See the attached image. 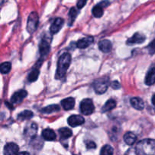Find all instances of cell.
Here are the masks:
<instances>
[{
    "mask_svg": "<svg viewBox=\"0 0 155 155\" xmlns=\"http://www.w3.org/2000/svg\"><path fill=\"white\" fill-rule=\"evenodd\" d=\"M80 111L83 114L90 115L92 114L95 110V106L93 102L89 98H86L83 100L80 103Z\"/></svg>",
    "mask_w": 155,
    "mask_h": 155,
    "instance_id": "cell-5",
    "label": "cell"
},
{
    "mask_svg": "<svg viewBox=\"0 0 155 155\" xmlns=\"http://www.w3.org/2000/svg\"><path fill=\"white\" fill-rule=\"evenodd\" d=\"M103 14H104L103 7H101L99 4L94 6V8H92V15H93V16L95 17V18H101L103 15Z\"/></svg>",
    "mask_w": 155,
    "mask_h": 155,
    "instance_id": "cell-21",
    "label": "cell"
},
{
    "mask_svg": "<svg viewBox=\"0 0 155 155\" xmlns=\"http://www.w3.org/2000/svg\"><path fill=\"white\" fill-rule=\"evenodd\" d=\"M152 104L155 106V94L153 95V97H152Z\"/></svg>",
    "mask_w": 155,
    "mask_h": 155,
    "instance_id": "cell-36",
    "label": "cell"
},
{
    "mask_svg": "<svg viewBox=\"0 0 155 155\" xmlns=\"http://www.w3.org/2000/svg\"><path fill=\"white\" fill-rule=\"evenodd\" d=\"M145 39H146V37L144 35H142V33H136L132 37L127 39V43L128 45H135V44L142 43L145 40Z\"/></svg>",
    "mask_w": 155,
    "mask_h": 155,
    "instance_id": "cell-10",
    "label": "cell"
},
{
    "mask_svg": "<svg viewBox=\"0 0 155 155\" xmlns=\"http://www.w3.org/2000/svg\"><path fill=\"white\" fill-rule=\"evenodd\" d=\"M114 154V149L110 145H106L101 148L100 155H113Z\"/></svg>",
    "mask_w": 155,
    "mask_h": 155,
    "instance_id": "cell-25",
    "label": "cell"
},
{
    "mask_svg": "<svg viewBox=\"0 0 155 155\" xmlns=\"http://www.w3.org/2000/svg\"><path fill=\"white\" fill-rule=\"evenodd\" d=\"M59 134H60L61 138L62 139H68L72 136V131L70 129L64 127L59 130Z\"/></svg>",
    "mask_w": 155,
    "mask_h": 155,
    "instance_id": "cell-24",
    "label": "cell"
},
{
    "mask_svg": "<svg viewBox=\"0 0 155 155\" xmlns=\"http://www.w3.org/2000/svg\"><path fill=\"white\" fill-rule=\"evenodd\" d=\"M110 86H111V87L114 89H118L120 88V84L119 82H117V81L112 82V83L110 84Z\"/></svg>",
    "mask_w": 155,
    "mask_h": 155,
    "instance_id": "cell-33",
    "label": "cell"
},
{
    "mask_svg": "<svg viewBox=\"0 0 155 155\" xmlns=\"http://www.w3.org/2000/svg\"><path fill=\"white\" fill-rule=\"evenodd\" d=\"M116 106H117V102L115 100L109 99L106 101V103L104 104V105L103 106L102 111L103 112L110 111V110H113L114 107H116Z\"/></svg>",
    "mask_w": 155,
    "mask_h": 155,
    "instance_id": "cell-19",
    "label": "cell"
},
{
    "mask_svg": "<svg viewBox=\"0 0 155 155\" xmlns=\"http://www.w3.org/2000/svg\"><path fill=\"white\" fill-rule=\"evenodd\" d=\"M86 148H88V149H95V148H96V145H95V143L94 142H86Z\"/></svg>",
    "mask_w": 155,
    "mask_h": 155,
    "instance_id": "cell-31",
    "label": "cell"
},
{
    "mask_svg": "<svg viewBox=\"0 0 155 155\" xmlns=\"http://www.w3.org/2000/svg\"><path fill=\"white\" fill-rule=\"evenodd\" d=\"M33 114L30 110H24L21 114H19L18 116V119L20 120H28L33 117Z\"/></svg>",
    "mask_w": 155,
    "mask_h": 155,
    "instance_id": "cell-23",
    "label": "cell"
},
{
    "mask_svg": "<svg viewBox=\"0 0 155 155\" xmlns=\"http://www.w3.org/2000/svg\"><path fill=\"white\" fill-rule=\"evenodd\" d=\"M136 139H137V137H136V135L131 132H128L124 136V142L128 145H133V144H135V142H136Z\"/></svg>",
    "mask_w": 155,
    "mask_h": 155,
    "instance_id": "cell-18",
    "label": "cell"
},
{
    "mask_svg": "<svg viewBox=\"0 0 155 155\" xmlns=\"http://www.w3.org/2000/svg\"><path fill=\"white\" fill-rule=\"evenodd\" d=\"M39 49H40L41 54L44 55L46 54L49 51V44L46 40H42L40 45H39Z\"/></svg>",
    "mask_w": 155,
    "mask_h": 155,
    "instance_id": "cell-22",
    "label": "cell"
},
{
    "mask_svg": "<svg viewBox=\"0 0 155 155\" xmlns=\"http://www.w3.org/2000/svg\"><path fill=\"white\" fill-rule=\"evenodd\" d=\"M75 105V100L73 98H67L61 101V106L64 110H69L74 108Z\"/></svg>",
    "mask_w": 155,
    "mask_h": 155,
    "instance_id": "cell-16",
    "label": "cell"
},
{
    "mask_svg": "<svg viewBox=\"0 0 155 155\" xmlns=\"http://www.w3.org/2000/svg\"><path fill=\"white\" fill-rule=\"evenodd\" d=\"M38 24H39V16H38V14L35 12H32L29 15L28 21H27V31L30 33H33L37 28Z\"/></svg>",
    "mask_w": 155,
    "mask_h": 155,
    "instance_id": "cell-4",
    "label": "cell"
},
{
    "mask_svg": "<svg viewBox=\"0 0 155 155\" xmlns=\"http://www.w3.org/2000/svg\"><path fill=\"white\" fill-rule=\"evenodd\" d=\"M109 85L108 78H100L95 80L93 83V88L95 92L98 94H103L107 91Z\"/></svg>",
    "mask_w": 155,
    "mask_h": 155,
    "instance_id": "cell-3",
    "label": "cell"
},
{
    "mask_svg": "<svg viewBox=\"0 0 155 155\" xmlns=\"http://www.w3.org/2000/svg\"><path fill=\"white\" fill-rule=\"evenodd\" d=\"M11 68H12V65L10 62H4L2 64L0 67L2 74H8L11 71Z\"/></svg>",
    "mask_w": 155,
    "mask_h": 155,
    "instance_id": "cell-27",
    "label": "cell"
},
{
    "mask_svg": "<svg viewBox=\"0 0 155 155\" xmlns=\"http://www.w3.org/2000/svg\"><path fill=\"white\" fill-rule=\"evenodd\" d=\"M148 49L150 54H154L155 53V39L149 44V45L148 46Z\"/></svg>",
    "mask_w": 155,
    "mask_h": 155,
    "instance_id": "cell-29",
    "label": "cell"
},
{
    "mask_svg": "<svg viewBox=\"0 0 155 155\" xmlns=\"http://www.w3.org/2000/svg\"><path fill=\"white\" fill-rule=\"evenodd\" d=\"M64 25V20L61 18H56L50 27V32L51 34H55L60 31Z\"/></svg>",
    "mask_w": 155,
    "mask_h": 155,
    "instance_id": "cell-9",
    "label": "cell"
},
{
    "mask_svg": "<svg viewBox=\"0 0 155 155\" xmlns=\"http://www.w3.org/2000/svg\"><path fill=\"white\" fill-rule=\"evenodd\" d=\"M42 136L46 141H54L56 139V134L51 129H45L42 131Z\"/></svg>",
    "mask_w": 155,
    "mask_h": 155,
    "instance_id": "cell-15",
    "label": "cell"
},
{
    "mask_svg": "<svg viewBox=\"0 0 155 155\" xmlns=\"http://www.w3.org/2000/svg\"><path fill=\"white\" fill-rule=\"evenodd\" d=\"M125 155H139L138 154L137 151H136V148H130L128 151H127Z\"/></svg>",
    "mask_w": 155,
    "mask_h": 155,
    "instance_id": "cell-32",
    "label": "cell"
},
{
    "mask_svg": "<svg viewBox=\"0 0 155 155\" xmlns=\"http://www.w3.org/2000/svg\"><path fill=\"white\" fill-rule=\"evenodd\" d=\"M94 39L92 36H86V37L80 39L77 42V46L79 48H86L89 47L93 42Z\"/></svg>",
    "mask_w": 155,
    "mask_h": 155,
    "instance_id": "cell-11",
    "label": "cell"
},
{
    "mask_svg": "<svg viewBox=\"0 0 155 155\" xmlns=\"http://www.w3.org/2000/svg\"><path fill=\"white\" fill-rule=\"evenodd\" d=\"M68 123L71 127H77L84 124L85 120L80 115H71L68 119Z\"/></svg>",
    "mask_w": 155,
    "mask_h": 155,
    "instance_id": "cell-7",
    "label": "cell"
},
{
    "mask_svg": "<svg viewBox=\"0 0 155 155\" xmlns=\"http://www.w3.org/2000/svg\"><path fill=\"white\" fill-rule=\"evenodd\" d=\"M60 110V107L57 104H51V105H48L47 107H44L42 110V112L44 114H51L53 112H57Z\"/></svg>",
    "mask_w": 155,
    "mask_h": 155,
    "instance_id": "cell-20",
    "label": "cell"
},
{
    "mask_svg": "<svg viewBox=\"0 0 155 155\" xmlns=\"http://www.w3.org/2000/svg\"><path fill=\"white\" fill-rule=\"evenodd\" d=\"M130 104H131V105L135 109H136L138 110H143L144 107H145V104H144V101H142V98H137V97L131 98V100H130Z\"/></svg>",
    "mask_w": 155,
    "mask_h": 155,
    "instance_id": "cell-14",
    "label": "cell"
},
{
    "mask_svg": "<svg viewBox=\"0 0 155 155\" xmlns=\"http://www.w3.org/2000/svg\"><path fill=\"white\" fill-rule=\"evenodd\" d=\"M77 14H78V12H77V8H71L69 12L70 24H71V25L72 24V23H74V20H75L76 18H77Z\"/></svg>",
    "mask_w": 155,
    "mask_h": 155,
    "instance_id": "cell-28",
    "label": "cell"
},
{
    "mask_svg": "<svg viewBox=\"0 0 155 155\" xmlns=\"http://www.w3.org/2000/svg\"><path fill=\"white\" fill-rule=\"evenodd\" d=\"M16 155H30V154H29L28 152H27V151H22V152L18 153Z\"/></svg>",
    "mask_w": 155,
    "mask_h": 155,
    "instance_id": "cell-35",
    "label": "cell"
},
{
    "mask_svg": "<svg viewBox=\"0 0 155 155\" xmlns=\"http://www.w3.org/2000/svg\"><path fill=\"white\" fill-rule=\"evenodd\" d=\"M98 47L99 49L104 53H108L112 49V43L107 39H104L98 42Z\"/></svg>",
    "mask_w": 155,
    "mask_h": 155,
    "instance_id": "cell-12",
    "label": "cell"
},
{
    "mask_svg": "<svg viewBox=\"0 0 155 155\" xmlns=\"http://www.w3.org/2000/svg\"><path fill=\"white\" fill-rule=\"evenodd\" d=\"M27 95V92L24 89H21V90L18 91V92H15L11 98V101L14 104H17V103H20L23 101L24 98Z\"/></svg>",
    "mask_w": 155,
    "mask_h": 155,
    "instance_id": "cell-8",
    "label": "cell"
},
{
    "mask_svg": "<svg viewBox=\"0 0 155 155\" xmlns=\"http://www.w3.org/2000/svg\"><path fill=\"white\" fill-rule=\"evenodd\" d=\"M71 62V55L69 53H64L59 58L58 62L57 71H56L55 78L57 80L63 78L65 75L68 69L69 68Z\"/></svg>",
    "mask_w": 155,
    "mask_h": 155,
    "instance_id": "cell-1",
    "label": "cell"
},
{
    "mask_svg": "<svg viewBox=\"0 0 155 155\" xmlns=\"http://www.w3.org/2000/svg\"><path fill=\"white\" fill-rule=\"evenodd\" d=\"M110 4V2H109L108 1H103V2H100L99 3V5H100L101 6V7H107V5H108Z\"/></svg>",
    "mask_w": 155,
    "mask_h": 155,
    "instance_id": "cell-34",
    "label": "cell"
},
{
    "mask_svg": "<svg viewBox=\"0 0 155 155\" xmlns=\"http://www.w3.org/2000/svg\"><path fill=\"white\" fill-rule=\"evenodd\" d=\"M145 84L148 86H151L155 83V68H151L147 74L145 80Z\"/></svg>",
    "mask_w": 155,
    "mask_h": 155,
    "instance_id": "cell-17",
    "label": "cell"
},
{
    "mask_svg": "<svg viewBox=\"0 0 155 155\" xmlns=\"http://www.w3.org/2000/svg\"><path fill=\"white\" fill-rule=\"evenodd\" d=\"M37 133V125L35 124H31L29 125L24 130V134L26 136L30 138H34Z\"/></svg>",
    "mask_w": 155,
    "mask_h": 155,
    "instance_id": "cell-13",
    "label": "cell"
},
{
    "mask_svg": "<svg viewBox=\"0 0 155 155\" xmlns=\"http://www.w3.org/2000/svg\"><path fill=\"white\" fill-rule=\"evenodd\" d=\"M136 149L139 155H155V140H142L137 144Z\"/></svg>",
    "mask_w": 155,
    "mask_h": 155,
    "instance_id": "cell-2",
    "label": "cell"
},
{
    "mask_svg": "<svg viewBox=\"0 0 155 155\" xmlns=\"http://www.w3.org/2000/svg\"><path fill=\"white\" fill-rule=\"evenodd\" d=\"M88 0H77V8H78L79 9H81L83 8V7L85 6V5L86 4V2H87Z\"/></svg>",
    "mask_w": 155,
    "mask_h": 155,
    "instance_id": "cell-30",
    "label": "cell"
},
{
    "mask_svg": "<svg viewBox=\"0 0 155 155\" xmlns=\"http://www.w3.org/2000/svg\"><path fill=\"white\" fill-rule=\"evenodd\" d=\"M18 151H19V147L13 142H9L6 144L3 150L4 155H16Z\"/></svg>",
    "mask_w": 155,
    "mask_h": 155,
    "instance_id": "cell-6",
    "label": "cell"
},
{
    "mask_svg": "<svg viewBox=\"0 0 155 155\" xmlns=\"http://www.w3.org/2000/svg\"><path fill=\"white\" fill-rule=\"evenodd\" d=\"M39 75V71L36 68L33 69L31 72L30 73L28 76V80L30 82H34L38 79V77Z\"/></svg>",
    "mask_w": 155,
    "mask_h": 155,
    "instance_id": "cell-26",
    "label": "cell"
}]
</instances>
